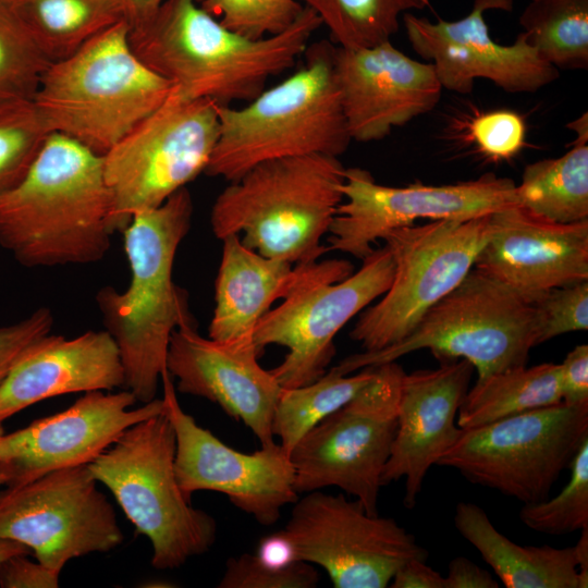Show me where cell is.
<instances>
[{"instance_id": "cell-19", "label": "cell", "mask_w": 588, "mask_h": 588, "mask_svg": "<svg viewBox=\"0 0 588 588\" xmlns=\"http://www.w3.org/2000/svg\"><path fill=\"white\" fill-rule=\"evenodd\" d=\"M136 402L126 389L88 391L66 409L4 433L0 440L4 487L20 486L57 469L88 465L127 428L164 412L162 399L133 408Z\"/></svg>"}, {"instance_id": "cell-41", "label": "cell", "mask_w": 588, "mask_h": 588, "mask_svg": "<svg viewBox=\"0 0 588 588\" xmlns=\"http://www.w3.org/2000/svg\"><path fill=\"white\" fill-rule=\"evenodd\" d=\"M25 554L13 555L0 565L2 588H57L60 573L33 562Z\"/></svg>"}, {"instance_id": "cell-26", "label": "cell", "mask_w": 588, "mask_h": 588, "mask_svg": "<svg viewBox=\"0 0 588 588\" xmlns=\"http://www.w3.org/2000/svg\"><path fill=\"white\" fill-rule=\"evenodd\" d=\"M454 525L506 588H578L574 547L519 546L498 531L483 509L471 502L456 505Z\"/></svg>"}, {"instance_id": "cell-30", "label": "cell", "mask_w": 588, "mask_h": 588, "mask_svg": "<svg viewBox=\"0 0 588 588\" xmlns=\"http://www.w3.org/2000/svg\"><path fill=\"white\" fill-rule=\"evenodd\" d=\"M373 377V367L354 375L331 368L311 383L282 388L273 414V436L279 437L280 445L290 455L306 432L348 403Z\"/></svg>"}, {"instance_id": "cell-46", "label": "cell", "mask_w": 588, "mask_h": 588, "mask_svg": "<svg viewBox=\"0 0 588 588\" xmlns=\"http://www.w3.org/2000/svg\"><path fill=\"white\" fill-rule=\"evenodd\" d=\"M164 0H122L130 26L147 21Z\"/></svg>"}, {"instance_id": "cell-32", "label": "cell", "mask_w": 588, "mask_h": 588, "mask_svg": "<svg viewBox=\"0 0 588 588\" xmlns=\"http://www.w3.org/2000/svg\"><path fill=\"white\" fill-rule=\"evenodd\" d=\"M297 1L317 14L332 42L342 48H367L390 40L401 15L430 4V0Z\"/></svg>"}, {"instance_id": "cell-7", "label": "cell", "mask_w": 588, "mask_h": 588, "mask_svg": "<svg viewBox=\"0 0 588 588\" xmlns=\"http://www.w3.org/2000/svg\"><path fill=\"white\" fill-rule=\"evenodd\" d=\"M540 330L536 303L473 268L401 342L350 355L332 368L348 375L428 348L440 362L468 360L482 380L525 366L530 350L540 344Z\"/></svg>"}, {"instance_id": "cell-47", "label": "cell", "mask_w": 588, "mask_h": 588, "mask_svg": "<svg viewBox=\"0 0 588 588\" xmlns=\"http://www.w3.org/2000/svg\"><path fill=\"white\" fill-rule=\"evenodd\" d=\"M580 537L574 546L577 562L578 588L588 587V528L580 530Z\"/></svg>"}, {"instance_id": "cell-35", "label": "cell", "mask_w": 588, "mask_h": 588, "mask_svg": "<svg viewBox=\"0 0 588 588\" xmlns=\"http://www.w3.org/2000/svg\"><path fill=\"white\" fill-rule=\"evenodd\" d=\"M569 469L571 478L556 497L522 506L518 516L524 525L551 536L588 528V438L579 446Z\"/></svg>"}, {"instance_id": "cell-18", "label": "cell", "mask_w": 588, "mask_h": 588, "mask_svg": "<svg viewBox=\"0 0 588 588\" xmlns=\"http://www.w3.org/2000/svg\"><path fill=\"white\" fill-rule=\"evenodd\" d=\"M512 0H474L470 12L457 21L430 22L404 13L403 24L413 50L428 60L443 89L469 94L475 79L485 78L507 93H535L559 78L520 32L512 45L492 39L486 11H511Z\"/></svg>"}, {"instance_id": "cell-31", "label": "cell", "mask_w": 588, "mask_h": 588, "mask_svg": "<svg viewBox=\"0 0 588 588\" xmlns=\"http://www.w3.org/2000/svg\"><path fill=\"white\" fill-rule=\"evenodd\" d=\"M519 24L528 42L555 69L588 68V0H530Z\"/></svg>"}, {"instance_id": "cell-17", "label": "cell", "mask_w": 588, "mask_h": 588, "mask_svg": "<svg viewBox=\"0 0 588 588\" xmlns=\"http://www.w3.org/2000/svg\"><path fill=\"white\" fill-rule=\"evenodd\" d=\"M164 414L175 434L174 470L183 494L200 490L225 494L230 502L270 526L283 506L297 500L290 455L275 442L253 453L236 451L199 426L181 407L172 377L161 376Z\"/></svg>"}, {"instance_id": "cell-27", "label": "cell", "mask_w": 588, "mask_h": 588, "mask_svg": "<svg viewBox=\"0 0 588 588\" xmlns=\"http://www.w3.org/2000/svg\"><path fill=\"white\" fill-rule=\"evenodd\" d=\"M587 121L585 113L567 125L577 136L564 155L526 166L515 187L517 206L555 222L588 220Z\"/></svg>"}, {"instance_id": "cell-45", "label": "cell", "mask_w": 588, "mask_h": 588, "mask_svg": "<svg viewBox=\"0 0 588 588\" xmlns=\"http://www.w3.org/2000/svg\"><path fill=\"white\" fill-rule=\"evenodd\" d=\"M426 560L412 559L394 573L392 588H444V577L426 564Z\"/></svg>"}, {"instance_id": "cell-8", "label": "cell", "mask_w": 588, "mask_h": 588, "mask_svg": "<svg viewBox=\"0 0 588 588\" xmlns=\"http://www.w3.org/2000/svg\"><path fill=\"white\" fill-rule=\"evenodd\" d=\"M174 457L175 434L163 412L127 428L87 465L136 531L148 538L157 569L181 567L207 552L217 537L215 518L183 494Z\"/></svg>"}, {"instance_id": "cell-34", "label": "cell", "mask_w": 588, "mask_h": 588, "mask_svg": "<svg viewBox=\"0 0 588 588\" xmlns=\"http://www.w3.org/2000/svg\"><path fill=\"white\" fill-rule=\"evenodd\" d=\"M49 64L12 9L0 1V101L33 99Z\"/></svg>"}, {"instance_id": "cell-43", "label": "cell", "mask_w": 588, "mask_h": 588, "mask_svg": "<svg viewBox=\"0 0 588 588\" xmlns=\"http://www.w3.org/2000/svg\"><path fill=\"white\" fill-rule=\"evenodd\" d=\"M492 575L465 556H456L449 564L444 588H498Z\"/></svg>"}, {"instance_id": "cell-48", "label": "cell", "mask_w": 588, "mask_h": 588, "mask_svg": "<svg viewBox=\"0 0 588 588\" xmlns=\"http://www.w3.org/2000/svg\"><path fill=\"white\" fill-rule=\"evenodd\" d=\"M4 486L3 476L0 471V487ZM32 552L20 542L0 538V565L9 558L19 554L29 555Z\"/></svg>"}, {"instance_id": "cell-36", "label": "cell", "mask_w": 588, "mask_h": 588, "mask_svg": "<svg viewBox=\"0 0 588 588\" xmlns=\"http://www.w3.org/2000/svg\"><path fill=\"white\" fill-rule=\"evenodd\" d=\"M226 28L252 39L282 33L301 15L297 0H195Z\"/></svg>"}, {"instance_id": "cell-9", "label": "cell", "mask_w": 588, "mask_h": 588, "mask_svg": "<svg viewBox=\"0 0 588 588\" xmlns=\"http://www.w3.org/2000/svg\"><path fill=\"white\" fill-rule=\"evenodd\" d=\"M348 260L315 261L309 273L258 321L254 343L260 351L287 348L270 371L281 388H297L323 376L334 356L336 333L389 289L394 261L384 245L363 259L353 273Z\"/></svg>"}, {"instance_id": "cell-5", "label": "cell", "mask_w": 588, "mask_h": 588, "mask_svg": "<svg viewBox=\"0 0 588 588\" xmlns=\"http://www.w3.org/2000/svg\"><path fill=\"white\" fill-rule=\"evenodd\" d=\"M120 21L51 62L33 101L50 133L103 156L168 97L173 85L133 51Z\"/></svg>"}, {"instance_id": "cell-44", "label": "cell", "mask_w": 588, "mask_h": 588, "mask_svg": "<svg viewBox=\"0 0 588 588\" xmlns=\"http://www.w3.org/2000/svg\"><path fill=\"white\" fill-rule=\"evenodd\" d=\"M255 556L262 565L275 569L298 562L294 544L283 529L261 538Z\"/></svg>"}, {"instance_id": "cell-22", "label": "cell", "mask_w": 588, "mask_h": 588, "mask_svg": "<svg viewBox=\"0 0 588 588\" xmlns=\"http://www.w3.org/2000/svg\"><path fill=\"white\" fill-rule=\"evenodd\" d=\"M260 354L254 341L221 342L184 326L171 335L167 370L177 391L217 403L264 446L274 443L272 420L282 388L258 363Z\"/></svg>"}, {"instance_id": "cell-33", "label": "cell", "mask_w": 588, "mask_h": 588, "mask_svg": "<svg viewBox=\"0 0 588 588\" xmlns=\"http://www.w3.org/2000/svg\"><path fill=\"white\" fill-rule=\"evenodd\" d=\"M49 134L33 99L0 101V198L22 181Z\"/></svg>"}, {"instance_id": "cell-24", "label": "cell", "mask_w": 588, "mask_h": 588, "mask_svg": "<svg viewBox=\"0 0 588 588\" xmlns=\"http://www.w3.org/2000/svg\"><path fill=\"white\" fill-rule=\"evenodd\" d=\"M124 387L119 348L106 331L47 333L17 357L0 384V422L53 396Z\"/></svg>"}, {"instance_id": "cell-12", "label": "cell", "mask_w": 588, "mask_h": 588, "mask_svg": "<svg viewBox=\"0 0 588 588\" xmlns=\"http://www.w3.org/2000/svg\"><path fill=\"white\" fill-rule=\"evenodd\" d=\"M492 232L491 213L403 226L382 238L393 261L392 282L358 317L350 336L377 352L405 339L424 315L474 268Z\"/></svg>"}, {"instance_id": "cell-42", "label": "cell", "mask_w": 588, "mask_h": 588, "mask_svg": "<svg viewBox=\"0 0 588 588\" xmlns=\"http://www.w3.org/2000/svg\"><path fill=\"white\" fill-rule=\"evenodd\" d=\"M560 380L563 402H588V345H577L566 355L560 364Z\"/></svg>"}, {"instance_id": "cell-16", "label": "cell", "mask_w": 588, "mask_h": 588, "mask_svg": "<svg viewBox=\"0 0 588 588\" xmlns=\"http://www.w3.org/2000/svg\"><path fill=\"white\" fill-rule=\"evenodd\" d=\"M515 187L493 173L455 184L395 187L378 184L367 170L345 168L341 191L346 201L330 224L328 248L363 260L378 240L416 220L471 219L516 205Z\"/></svg>"}, {"instance_id": "cell-4", "label": "cell", "mask_w": 588, "mask_h": 588, "mask_svg": "<svg viewBox=\"0 0 588 588\" xmlns=\"http://www.w3.org/2000/svg\"><path fill=\"white\" fill-rule=\"evenodd\" d=\"M328 40L308 45L304 65L241 108L218 106L219 135L205 174L229 182L269 160L340 157L351 143Z\"/></svg>"}, {"instance_id": "cell-10", "label": "cell", "mask_w": 588, "mask_h": 588, "mask_svg": "<svg viewBox=\"0 0 588 588\" xmlns=\"http://www.w3.org/2000/svg\"><path fill=\"white\" fill-rule=\"evenodd\" d=\"M218 106L188 98L173 86L156 110L102 156L113 233L205 172L219 135Z\"/></svg>"}, {"instance_id": "cell-6", "label": "cell", "mask_w": 588, "mask_h": 588, "mask_svg": "<svg viewBox=\"0 0 588 588\" xmlns=\"http://www.w3.org/2000/svg\"><path fill=\"white\" fill-rule=\"evenodd\" d=\"M345 168L315 154L261 162L217 196L210 213L219 240L237 234L246 247L293 265L329 252L321 240L343 201Z\"/></svg>"}, {"instance_id": "cell-13", "label": "cell", "mask_w": 588, "mask_h": 588, "mask_svg": "<svg viewBox=\"0 0 588 588\" xmlns=\"http://www.w3.org/2000/svg\"><path fill=\"white\" fill-rule=\"evenodd\" d=\"M372 367V380L306 432L290 460L297 493L336 487L360 501L367 513L377 515L405 371L396 362Z\"/></svg>"}, {"instance_id": "cell-40", "label": "cell", "mask_w": 588, "mask_h": 588, "mask_svg": "<svg viewBox=\"0 0 588 588\" xmlns=\"http://www.w3.org/2000/svg\"><path fill=\"white\" fill-rule=\"evenodd\" d=\"M52 324V313L41 307L17 322L0 326V384L21 353L32 342L50 333Z\"/></svg>"}, {"instance_id": "cell-28", "label": "cell", "mask_w": 588, "mask_h": 588, "mask_svg": "<svg viewBox=\"0 0 588 588\" xmlns=\"http://www.w3.org/2000/svg\"><path fill=\"white\" fill-rule=\"evenodd\" d=\"M51 62L62 60L90 38L126 20L122 0L5 1Z\"/></svg>"}, {"instance_id": "cell-49", "label": "cell", "mask_w": 588, "mask_h": 588, "mask_svg": "<svg viewBox=\"0 0 588 588\" xmlns=\"http://www.w3.org/2000/svg\"><path fill=\"white\" fill-rule=\"evenodd\" d=\"M3 434H4V430H3V427H2V422H0V440H1Z\"/></svg>"}, {"instance_id": "cell-29", "label": "cell", "mask_w": 588, "mask_h": 588, "mask_svg": "<svg viewBox=\"0 0 588 588\" xmlns=\"http://www.w3.org/2000/svg\"><path fill=\"white\" fill-rule=\"evenodd\" d=\"M563 402L560 364L519 366L477 380L457 413V426L469 429Z\"/></svg>"}, {"instance_id": "cell-3", "label": "cell", "mask_w": 588, "mask_h": 588, "mask_svg": "<svg viewBox=\"0 0 588 588\" xmlns=\"http://www.w3.org/2000/svg\"><path fill=\"white\" fill-rule=\"evenodd\" d=\"M193 200L184 187L156 208L133 216L122 231L131 280L124 291L101 287L96 303L124 369V389L137 402L156 399L174 330L196 326L188 294L173 281L176 252L187 235Z\"/></svg>"}, {"instance_id": "cell-37", "label": "cell", "mask_w": 588, "mask_h": 588, "mask_svg": "<svg viewBox=\"0 0 588 588\" xmlns=\"http://www.w3.org/2000/svg\"><path fill=\"white\" fill-rule=\"evenodd\" d=\"M319 574L310 563L298 561L275 569L262 565L255 555L244 553L230 558L219 588H314Z\"/></svg>"}, {"instance_id": "cell-38", "label": "cell", "mask_w": 588, "mask_h": 588, "mask_svg": "<svg viewBox=\"0 0 588 588\" xmlns=\"http://www.w3.org/2000/svg\"><path fill=\"white\" fill-rule=\"evenodd\" d=\"M466 138L493 161L510 160L526 145V123L506 109L478 113L466 124Z\"/></svg>"}, {"instance_id": "cell-50", "label": "cell", "mask_w": 588, "mask_h": 588, "mask_svg": "<svg viewBox=\"0 0 588 588\" xmlns=\"http://www.w3.org/2000/svg\"><path fill=\"white\" fill-rule=\"evenodd\" d=\"M0 1L5 2V1H8V0H0Z\"/></svg>"}, {"instance_id": "cell-39", "label": "cell", "mask_w": 588, "mask_h": 588, "mask_svg": "<svg viewBox=\"0 0 588 588\" xmlns=\"http://www.w3.org/2000/svg\"><path fill=\"white\" fill-rule=\"evenodd\" d=\"M536 304L541 314L540 344L588 328V280L550 290Z\"/></svg>"}, {"instance_id": "cell-25", "label": "cell", "mask_w": 588, "mask_h": 588, "mask_svg": "<svg viewBox=\"0 0 588 588\" xmlns=\"http://www.w3.org/2000/svg\"><path fill=\"white\" fill-rule=\"evenodd\" d=\"M221 241L209 338L221 342L254 341L261 317L309 273L315 261L293 265L265 257L243 245L237 234Z\"/></svg>"}, {"instance_id": "cell-20", "label": "cell", "mask_w": 588, "mask_h": 588, "mask_svg": "<svg viewBox=\"0 0 588 588\" xmlns=\"http://www.w3.org/2000/svg\"><path fill=\"white\" fill-rule=\"evenodd\" d=\"M333 65L352 140L383 139L441 98L433 65L409 58L390 40L367 48L335 46Z\"/></svg>"}, {"instance_id": "cell-1", "label": "cell", "mask_w": 588, "mask_h": 588, "mask_svg": "<svg viewBox=\"0 0 588 588\" xmlns=\"http://www.w3.org/2000/svg\"><path fill=\"white\" fill-rule=\"evenodd\" d=\"M320 19L304 7L282 33L259 39L237 34L195 0H164L147 21L130 26L134 53L182 95L219 106L250 101L267 82L306 51Z\"/></svg>"}, {"instance_id": "cell-23", "label": "cell", "mask_w": 588, "mask_h": 588, "mask_svg": "<svg viewBox=\"0 0 588 588\" xmlns=\"http://www.w3.org/2000/svg\"><path fill=\"white\" fill-rule=\"evenodd\" d=\"M474 366L466 359L441 362L437 369L404 373L397 427L381 482L405 479L404 505L412 509L431 466L458 440L455 425Z\"/></svg>"}, {"instance_id": "cell-11", "label": "cell", "mask_w": 588, "mask_h": 588, "mask_svg": "<svg viewBox=\"0 0 588 588\" xmlns=\"http://www.w3.org/2000/svg\"><path fill=\"white\" fill-rule=\"evenodd\" d=\"M588 438V402L531 409L463 429L437 462L523 504L548 498Z\"/></svg>"}, {"instance_id": "cell-21", "label": "cell", "mask_w": 588, "mask_h": 588, "mask_svg": "<svg viewBox=\"0 0 588 588\" xmlns=\"http://www.w3.org/2000/svg\"><path fill=\"white\" fill-rule=\"evenodd\" d=\"M491 224L474 269L527 301L588 280V220L561 223L512 205L492 212Z\"/></svg>"}, {"instance_id": "cell-15", "label": "cell", "mask_w": 588, "mask_h": 588, "mask_svg": "<svg viewBox=\"0 0 588 588\" xmlns=\"http://www.w3.org/2000/svg\"><path fill=\"white\" fill-rule=\"evenodd\" d=\"M297 561L322 567L335 588H385L412 559L428 550L393 518L367 513L357 499L307 492L283 528Z\"/></svg>"}, {"instance_id": "cell-14", "label": "cell", "mask_w": 588, "mask_h": 588, "mask_svg": "<svg viewBox=\"0 0 588 588\" xmlns=\"http://www.w3.org/2000/svg\"><path fill=\"white\" fill-rule=\"evenodd\" d=\"M0 538L22 543L61 573L72 559L115 549L123 534L113 506L82 465L0 490Z\"/></svg>"}, {"instance_id": "cell-2", "label": "cell", "mask_w": 588, "mask_h": 588, "mask_svg": "<svg viewBox=\"0 0 588 588\" xmlns=\"http://www.w3.org/2000/svg\"><path fill=\"white\" fill-rule=\"evenodd\" d=\"M111 207L102 156L50 133L0 198V245L29 268L97 262L111 246Z\"/></svg>"}]
</instances>
